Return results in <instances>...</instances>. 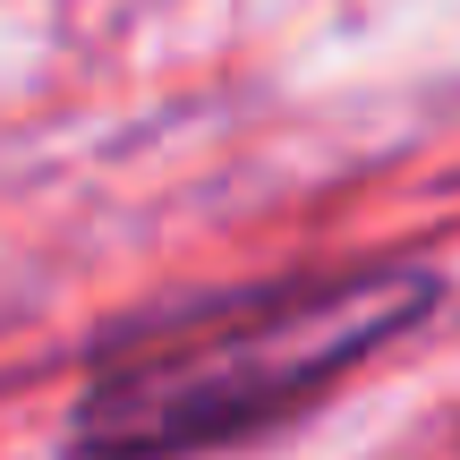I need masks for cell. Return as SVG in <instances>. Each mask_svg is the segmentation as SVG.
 Returning a JSON list of instances; mask_svg holds the SVG:
<instances>
[{"label":"cell","instance_id":"cell-1","mask_svg":"<svg viewBox=\"0 0 460 460\" xmlns=\"http://www.w3.org/2000/svg\"><path fill=\"white\" fill-rule=\"evenodd\" d=\"M444 298L427 264H349L214 290L102 332L68 401V460H197L298 410L393 349Z\"/></svg>","mask_w":460,"mask_h":460}]
</instances>
